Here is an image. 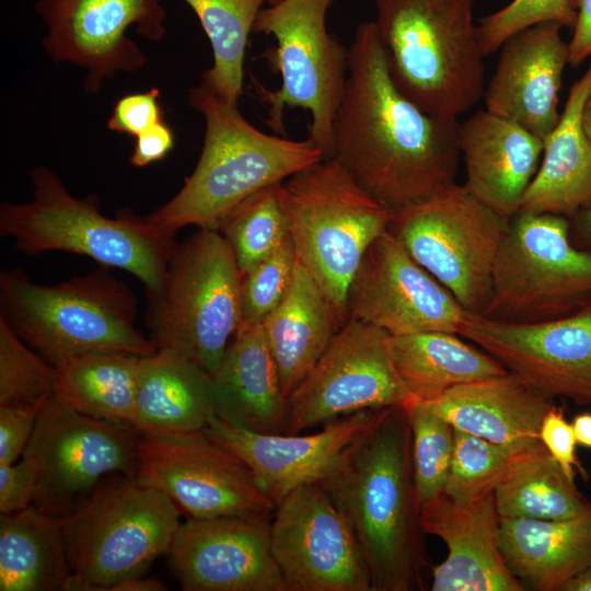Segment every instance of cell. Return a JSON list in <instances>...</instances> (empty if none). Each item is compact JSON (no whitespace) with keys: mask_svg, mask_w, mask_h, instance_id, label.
Here are the masks:
<instances>
[{"mask_svg":"<svg viewBox=\"0 0 591 591\" xmlns=\"http://www.w3.org/2000/svg\"><path fill=\"white\" fill-rule=\"evenodd\" d=\"M459 131L456 118L426 113L398 90L374 21L360 23L348 48L332 158L393 213L455 182Z\"/></svg>","mask_w":591,"mask_h":591,"instance_id":"cell-1","label":"cell"},{"mask_svg":"<svg viewBox=\"0 0 591 591\" xmlns=\"http://www.w3.org/2000/svg\"><path fill=\"white\" fill-rule=\"evenodd\" d=\"M320 483L361 546L372 591L424 590L425 572L431 566L406 408L375 409L369 425Z\"/></svg>","mask_w":591,"mask_h":591,"instance_id":"cell-2","label":"cell"},{"mask_svg":"<svg viewBox=\"0 0 591 591\" xmlns=\"http://www.w3.org/2000/svg\"><path fill=\"white\" fill-rule=\"evenodd\" d=\"M188 103L205 119L202 149L178 193L143 217L159 232L174 235L186 225L218 230L243 200L324 159L309 138L292 140L263 132L243 117L237 105L201 85L189 90Z\"/></svg>","mask_w":591,"mask_h":591,"instance_id":"cell-3","label":"cell"},{"mask_svg":"<svg viewBox=\"0 0 591 591\" xmlns=\"http://www.w3.org/2000/svg\"><path fill=\"white\" fill-rule=\"evenodd\" d=\"M378 36L390 76L433 116L456 118L484 95L486 58L474 0H375Z\"/></svg>","mask_w":591,"mask_h":591,"instance_id":"cell-4","label":"cell"},{"mask_svg":"<svg viewBox=\"0 0 591 591\" xmlns=\"http://www.w3.org/2000/svg\"><path fill=\"white\" fill-rule=\"evenodd\" d=\"M0 308L19 337L55 367L94 351H157L135 326L137 298L107 266L57 285L34 282L20 268L2 270Z\"/></svg>","mask_w":591,"mask_h":591,"instance_id":"cell-5","label":"cell"},{"mask_svg":"<svg viewBox=\"0 0 591 591\" xmlns=\"http://www.w3.org/2000/svg\"><path fill=\"white\" fill-rule=\"evenodd\" d=\"M31 182L32 200L0 207V233L12 239L19 251L84 255L130 273L147 294L160 288L174 235L154 230L129 208L119 210L115 218L106 217L94 194L74 197L46 166L34 167Z\"/></svg>","mask_w":591,"mask_h":591,"instance_id":"cell-6","label":"cell"},{"mask_svg":"<svg viewBox=\"0 0 591 591\" xmlns=\"http://www.w3.org/2000/svg\"><path fill=\"white\" fill-rule=\"evenodd\" d=\"M241 274L218 230L198 229L170 255L160 288L148 293L144 324L157 350L189 358L210 375L241 322Z\"/></svg>","mask_w":591,"mask_h":591,"instance_id":"cell-7","label":"cell"},{"mask_svg":"<svg viewBox=\"0 0 591 591\" xmlns=\"http://www.w3.org/2000/svg\"><path fill=\"white\" fill-rule=\"evenodd\" d=\"M298 262L347 321L346 300L369 246L389 229L391 212L335 158L313 163L281 184Z\"/></svg>","mask_w":591,"mask_h":591,"instance_id":"cell-8","label":"cell"},{"mask_svg":"<svg viewBox=\"0 0 591 591\" xmlns=\"http://www.w3.org/2000/svg\"><path fill=\"white\" fill-rule=\"evenodd\" d=\"M182 510L137 476L106 478L74 513L63 519L71 579L67 591H109L143 576L166 554Z\"/></svg>","mask_w":591,"mask_h":591,"instance_id":"cell-9","label":"cell"},{"mask_svg":"<svg viewBox=\"0 0 591 591\" xmlns=\"http://www.w3.org/2000/svg\"><path fill=\"white\" fill-rule=\"evenodd\" d=\"M591 303V252L570 239V220L519 211L499 247L484 317L535 324L571 315Z\"/></svg>","mask_w":591,"mask_h":591,"instance_id":"cell-10","label":"cell"},{"mask_svg":"<svg viewBox=\"0 0 591 591\" xmlns=\"http://www.w3.org/2000/svg\"><path fill=\"white\" fill-rule=\"evenodd\" d=\"M334 0H280L262 9L253 31L277 40L275 62L281 74L277 91L256 84L267 105V125L285 134L288 107L311 114L309 139L324 159L333 157V125L344 95L348 70V48L326 28V14Z\"/></svg>","mask_w":591,"mask_h":591,"instance_id":"cell-11","label":"cell"},{"mask_svg":"<svg viewBox=\"0 0 591 591\" xmlns=\"http://www.w3.org/2000/svg\"><path fill=\"white\" fill-rule=\"evenodd\" d=\"M509 221L454 182L391 213L389 231L466 311L482 314Z\"/></svg>","mask_w":591,"mask_h":591,"instance_id":"cell-12","label":"cell"},{"mask_svg":"<svg viewBox=\"0 0 591 591\" xmlns=\"http://www.w3.org/2000/svg\"><path fill=\"white\" fill-rule=\"evenodd\" d=\"M140 437L129 424L83 415L54 394L45 402L23 453L35 476L33 503L63 520L106 478L137 476Z\"/></svg>","mask_w":591,"mask_h":591,"instance_id":"cell-13","label":"cell"},{"mask_svg":"<svg viewBox=\"0 0 591 591\" xmlns=\"http://www.w3.org/2000/svg\"><path fill=\"white\" fill-rule=\"evenodd\" d=\"M390 334L348 318L287 398L281 433L298 434L367 409L404 406L412 397L390 351Z\"/></svg>","mask_w":591,"mask_h":591,"instance_id":"cell-14","label":"cell"},{"mask_svg":"<svg viewBox=\"0 0 591 591\" xmlns=\"http://www.w3.org/2000/svg\"><path fill=\"white\" fill-rule=\"evenodd\" d=\"M137 477L194 519L273 515L276 505L247 464L204 430L141 434Z\"/></svg>","mask_w":591,"mask_h":591,"instance_id":"cell-15","label":"cell"},{"mask_svg":"<svg viewBox=\"0 0 591 591\" xmlns=\"http://www.w3.org/2000/svg\"><path fill=\"white\" fill-rule=\"evenodd\" d=\"M270 546L286 591H372L361 546L320 482L294 488L276 505Z\"/></svg>","mask_w":591,"mask_h":591,"instance_id":"cell-16","label":"cell"},{"mask_svg":"<svg viewBox=\"0 0 591 591\" xmlns=\"http://www.w3.org/2000/svg\"><path fill=\"white\" fill-rule=\"evenodd\" d=\"M35 11L46 26L42 45L54 62L85 70L83 88L101 90L118 72H135L147 61L130 27L151 42L166 33L161 0H37Z\"/></svg>","mask_w":591,"mask_h":591,"instance_id":"cell-17","label":"cell"},{"mask_svg":"<svg viewBox=\"0 0 591 591\" xmlns=\"http://www.w3.org/2000/svg\"><path fill=\"white\" fill-rule=\"evenodd\" d=\"M460 336L540 395L591 405V303L571 315L535 324L472 313Z\"/></svg>","mask_w":591,"mask_h":591,"instance_id":"cell-18","label":"cell"},{"mask_svg":"<svg viewBox=\"0 0 591 591\" xmlns=\"http://www.w3.org/2000/svg\"><path fill=\"white\" fill-rule=\"evenodd\" d=\"M346 314L398 336L434 331L460 335L472 313L387 229L369 246L352 278Z\"/></svg>","mask_w":591,"mask_h":591,"instance_id":"cell-19","label":"cell"},{"mask_svg":"<svg viewBox=\"0 0 591 591\" xmlns=\"http://www.w3.org/2000/svg\"><path fill=\"white\" fill-rule=\"evenodd\" d=\"M273 515L188 518L166 552L184 591H286L271 553Z\"/></svg>","mask_w":591,"mask_h":591,"instance_id":"cell-20","label":"cell"},{"mask_svg":"<svg viewBox=\"0 0 591 591\" xmlns=\"http://www.w3.org/2000/svg\"><path fill=\"white\" fill-rule=\"evenodd\" d=\"M563 25L547 21L510 36L499 48L495 72L484 91L486 109L544 139L557 126L558 92L569 63Z\"/></svg>","mask_w":591,"mask_h":591,"instance_id":"cell-21","label":"cell"},{"mask_svg":"<svg viewBox=\"0 0 591 591\" xmlns=\"http://www.w3.org/2000/svg\"><path fill=\"white\" fill-rule=\"evenodd\" d=\"M375 409L357 412L310 434L260 433L232 426L216 415L204 431L243 460L277 505L294 488L321 482L345 449L364 430Z\"/></svg>","mask_w":591,"mask_h":591,"instance_id":"cell-22","label":"cell"},{"mask_svg":"<svg viewBox=\"0 0 591 591\" xmlns=\"http://www.w3.org/2000/svg\"><path fill=\"white\" fill-rule=\"evenodd\" d=\"M426 534L441 538L447 558L431 567L432 591H523L499 545L500 515L495 494L459 502L444 493L421 505Z\"/></svg>","mask_w":591,"mask_h":591,"instance_id":"cell-23","label":"cell"},{"mask_svg":"<svg viewBox=\"0 0 591 591\" xmlns=\"http://www.w3.org/2000/svg\"><path fill=\"white\" fill-rule=\"evenodd\" d=\"M459 147L466 169L465 188L510 220L520 211L540 167L543 139L485 108L460 124Z\"/></svg>","mask_w":591,"mask_h":591,"instance_id":"cell-24","label":"cell"},{"mask_svg":"<svg viewBox=\"0 0 591 591\" xmlns=\"http://www.w3.org/2000/svg\"><path fill=\"white\" fill-rule=\"evenodd\" d=\"M211 380L217 417L245 430L281 433L287 397L262 322H240Z\"/></svg>","mask_w":591,"mask_h":591,"instance_id":"cell-25","label":"cell"},{"mask_svg":"<svg viewBox=\"0 0 591 591\" xmlns=\"http://www.w3.org/2000/svg\"><path fill=\"white\" fill-rule=\"evenodd\" d=\"M421 402L454 429L522 448L542 444L541 424L554 405L510 372L461 384Z\"/></svg>","mask_w":591,"mask_h":591,"instance_id":"cell-26","label":"cell"},{"mask_svg":"<svg viewBox=\"0 0 591 591\" xmlns=\"http://www.w3.org/2000/svg\"><path fill=\"white\" fill-rule=\"evenodd\" d=\"M591 96V60L571 85L560 118L544 139L540 167L524 194L520 211L576 216L591 202V141L582 114Z\"/></svg>","mask_w":591,"mask_h":591,"instance_id":"cell-27","label":"cell"},{"mask_svg":"<svg viewBox=\"0 0 591 591\" xmlns=\"http://www.w3.org/2000/svg\"><path fill=\"white\" fill-rule=\"evenodd\" d=\"M216 415L211 375L172 350L141 359L131 426L140 434L204 430Z\"/></svg>","mask_w":591,"mask_h":591,"instance_id":"cell-28","label":"cell"},{"mask_svg":"<svg viewBox=\"0 0 591 591\" xmlns=\"http://www.w3.org/2000/svg\"><path fill=\"white\" fill-rule=\"evenodd\" d=\"M499 545L506 565L522 583L560 591L591 565V510L567 520L500 517Z\"/></svg>","mask_w":591,"mask_h":591,"instance_id":"cell-29","label":"cell"},{"mask_svg":"<svg viewBox=\"0 0 591 591\" xmlns=\"http://www.w3.org/2000/svg\"><path fill=\"white\" fill-rule=\"evenodd\" d=\"M262 324L288 398L344 323L310 273L297 262L286 296Z\"/></svg>","mask_w":591,"mask_h":591,"instance_id":"cell-30","label":"cell"},{"mask_svg":"<svg viewBox=\"0 0 591 591\" xmlns=\"http://www.w3.org/2000/svg\"><path fill=\"white\" fill-rule=\"evenodd\" d=\"M389 346L401 381L410 397L419 401H432L457 385L508 372L493 356L455 333L390 335Z\"/></svg>","mask_w":591,"mask_h":591,"instance_id":"cell-31","label":"cell"},{"mask_svg":"<svg viewBox=\"0 0 591 591\" xmlns=\"http://www.w3.org/2000/svg\"><path fill=\"white\" fill-rule=\"evenodd\" d=\"M70 579L61 519L34 503L1 514V591H67Z\"/></svg>","mask_w":591,"mask_h":591,"instance_id":"cell-32","label":"cell"},{"mask_svg":"<svg viewBox=\"0 0 591 591\" xmlns=\"http://www.w3.org/2000/svg\"><path fill=\"white\" fill-rule=\"evenodd\" d=\"M126 351H94L56 366L55 396L97 419L131 425L141 359Z\"/></svg>","mask_w":591,"mask_h":591,"instance_id":"cell-33","label":"cell"},{"mask_svg":"<svg viewBox=\"0 0 591 591\" xmlns=\"http://www.w3.org/2000/svg\"><path fill=\"white\" fill-rule=\"evenodd\" d=\"M184 1L199 19L213 54V63L201 73L200 85L221 101L237 105L248 36L268 0Z\"/></svg>","mask_w":591,"mask_h":591,"instance_id":"cell-34","label":"cell"},{"mask_svg":"<svg viewBox=\"0 0 591 591\" xmlns=\"http://www.w3.org/2000/svg\"><path fill=\"white\" fill-rule=\"evenodd\" d=\"M495 501L501 518L567 520L591 510L546 448L497 487Z\"/></svg>","mask_w":591,"mask_h":591,"instance_id":"cell-35","label":"cell"},{"mask_svg":"<svg viewBox=\"0 0 591 591\" xmlns=\"http://www.w3.org/2000/svg\"><path fill=\"white\" fill-rule=\"evenodd\" d=\"M281 184L267 186L243 200L218 229L233 251L241 277L271 255L290 236Z\"/></svg>","mask_w":591,"mask_h":591,"instance_id":"cell-36","label":"cell"},{"mask_svg":"<svg viewBox=\"0 0 591 591\" xmlns=\"http://www.w3.org/2000/svg\"><path fill=\"white\" fill-rule=\"evenodd\" d=\"M544 448L543 444L534 448L499 444L455 429L444 494L459 502L495 494L502 482Z\"/></svg>","mask_w":591,"mask_h":591,"instance_id":"cell-37","label":"cell"},{"mask_svg":"<svg viewBox=\"0 0 591 591\" xmlns=\"http://www.w3.org/2000/svg\"><path fill=\"white\" fill-rule=\"evenodd\" d=\"M404 407L412 431L417 495L424 505L444 493L452 465L455 429L421 401L410 398Z\"/></svg>","mask_w":591,"mask_h":591,"instance_id":"cell-38","label":"cell"},{"mask_svg":"<svg viewBox=\"0 0 591 591\" xmlns=\"http://www.w3.org/2000/svg\"><path fill=\"white\" fill-rule=\"evenodd\" d=\"M55 390L56 367L31 350L0 314V405L44 402Z\"/></svg>","mask_w":591,"mask_h":591,"instance_id":"cell-39","label":"cell"},{"mask_svg":"<svg viewBox=\"0 0 591 591\" xmlns=\"http://www.w3.org/2000/svg\"><path fill=\"white\" fill-rule=\"evenodd\" d=\"M297 262L289 236L278 250L241 277V322L260 323L281 302Z\"/></svg>","mask_w":591,"mask_h":591,"instance_id":"cell-40","label":"cell"},{"mask_svg":"<svg viewBox=\"0 0 591 591\" xmlns=\"http://www.w3.org/2000/svg\"><path fill=\"white\" fill-rule=\"evenodd\" d=\"M577 13L570 0H511L485 15L477 25L480 48L487 57L513 34L537 23L554 21L572 31Z\"/></svg>","mask_w":591,"mask_h":591,"instance_id":"cell-41","label":"cell"},{"mask_svg":"<svg viewBox=\"0 0 591 591\" xmlns=\"http://www.w3.org/2000/svg\"><path fill=\"white\" fill-rule=\"evenodd\" d=\"M159 96L160 91L151 88L146 92L120 97L115 103L107 121L108 129L136 138L152 126L164 121Z\"/></svg>","mask_w":591,"mask_h":591,"instance_id":"cell-42","label":"cell"},{"mask_svg":"<svg viewBox=\"0 0 591 591\" xmlns=\"http://www.w3.org/2000/svg\"><path fill=\"white\" fill-rule=\"evenodd\" d=\"M46 401L0 405V465L13 464L23 455Z\"/></svg>","mask_w":591,"mask_h":591,"instance_id":"cell-43","label":"cell"},{"mask_svg":"<svg viewBox=\"0 0 591 591\" xmlns=\"http://www.w3.org/2000/svg\"><path fill=\"white\" fill-rule=\"evenodd\" d=\"M540 440L570 479L575 480L576 467L586 476L576 455L577 440L572 426L565 418L563 408L553 405L545 414L540 428Z\"/></svg>","mask_w":591,"mask_h":591,"instance_id":"cell-44","label":"cell"},{"mask_svg":"<svg viewBox=\"0 0 591 591\" xmlns=\"http://www.w3.org/2000/svg\"><path fill=\"white\" fill-rule=\"evenodd\" d=\"M35 476L28 461L0 465V512L9 514L33 503Z\"/></svg>","mask_w":591,"mask_h":591,"instance_id":"cell-45","label":"cell"},{"mask_svg":"<svg viewBox=\"0 0 591 591\" xmlns=\"http://www.w3.org/2000/svg\"><path fill=\"white\" fill-rule=\"evenodd\" d=\"M173 146V132L161 121L136 137L130 163L136 167L147 166L163 159Z\"/></svg>","mask_w":591,"mask_h":591,"instance_id":"cell-46","label":"cell"},{"mask_svg":"<svg viewBox=\"0 0 591 591\" xmlns=\"http://www.w3.org/2000/svg\"><path fill=\"white\" fill-rule=\"evenodd\" d=\"M577 13L569 46V65L577 67L591 59V0H570Z\"/></svg>","mask_w":591,"mask_h":591,"instance_id":"cell-47","label":"cell"},{"mask_svg":"<svg viewBox=\"0 0 591 591\" xmlns=\"http://www.w3.org/2000/svg\"><path fill=\"white\" fill-rule=\"evenodd\" d=\"M572 243L591 252V202L570 219Z\"/></svg>","mask_w":591,"mask_h":591,"instance_id":"cell-48","label":"cell"},{"mask_svg":"<svg viewBox=\"0 0 591 591\" xmlns=\"http://www.w3.org/2000/svg\"><path fill=\"white\" fill-rule=\"evenodd\" d=\"M167 586L157 578L132 577L116 583L109 591H165Z\"/></svg>","mask_w":591,"mask_h":591,"instance_id":"cell-49","label":"cell"},{"mask_svg":"<svg viewBox=\"0 0 591 591\" xmlns=\"http://www.w3.org/2000/svg\"><path fill=\"white\" fill-rule=\"evenodd\" d=\"M571 426L577 443L591 449V413L576 415Z\"/></svg>","mask_w":591,"mask_h":591,"instance_id":"cell-50","label":"cell"},{"mask_svg":"<svg viewBox=\"0 0 591 591\" xmlns=\"http://www.w3.org/2000/svg\"><path fill=\"white\" fill-rule=\"evenodd\" d=\"M560 591H591V565L567 581Z\"/></svg>","mask_w":591,"mask_h":591,"instance_id":"cell-51","label":"cell"},{"mask_svg":"<svg viewBox=\"0 0 591 591\" xmlns=\"http://www.w3.org/2000/svg\"><path fill=\"white\" fill-rule=\"evenodd\" d=\"M583 129L591 141V96L588 99L582 114Z\"/></svg>","mask_w":591,"mask_h":591,"instance_id":"cell-52","label":"cell"},{"mask_svg":"<svg viewBox=\"0 0 591 591\" xmlns=\"http://www.w3.org/2000/svg\"><path fill=\"white\" fill-rule=\"evenodd\" d=\"M278 1H280V0H268V4H275V3H277Z\"/></svg>","mask_w":591,"mask_h":591,"instance_id":"cell-53","label":"cell"}]
</instances>
